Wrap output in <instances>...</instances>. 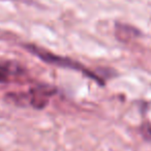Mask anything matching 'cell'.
Segmentation results:
<instances>
[{
  "label": "cell",
  "mask_w": 151,
  "mask_h": 151,
  "mask_svg": "<svg viewBox=\"0 0 151 151\" xmlns=\"http://www.w3.org/2000/svg\"><path fill=\"white\" fill-rule=\"evenodd\" d=\"M25 48L27 49L29 52H31L32 54L36 55L40 59H42V61L47 63H51V64H55V65H58V66H63V67H68V68H73V69H77V70H81L87 75L88 77L90 78L94 79V80L99 81V83H101V80L95 76L94 73H92L91 71L87 70L86 68L82 66L81 64L79 63L75 62L73 60L68 58H64V57H60V56H57L55 54H52L51 52L49 51L45 50L42 48H40V47L35 46V45H25Z\"/></svg>",
  "instance_id": "1"
},
{
  "label": "cell",
  "mask_w": 151,
  "mask_h": 151,
  "mask_svg": "<svg viewBox=\"0 0 151 151\" xmlns=\"http://www.w3.org/2000/svg\"><path fill=\"white\" fill-rule=\"evenodd\" d=\"M54 93V89L47 86H40L31 89L29 94H27L28 101L32 107L36 109H42L48 104V99Z\"/></svg>",
  "instance_id": "2"
},
{
  "label": "cell",
  "mask_w": 151,
  "mask_h": 151,
  "mask_svg": "<svg viewBox=\"0 0 151 151\" xmlns=\"http://www.w3.org/2000/svg\"><path fill=\"white\" fill-rule=\"evenodd\" d=\"M116 35H117L118 40H120L121 42H126L130 38L136 37L138 35V31L130 26L117 24V26H116Z\"/></svg>",
  "instance_id": "3"
},
{
  "label": "cell",
  "mask_w": 151,
  "mask_h": 151,
  "mask_svg": "<svg viewBox=\"0 0 151 151\" xmlns=\"http://www.w3.org/2000/svg\"><path fill=\"white\" fill-rule=\"evenodd\" d=\"M13 73L12 66L9 63L0 65V83H6L9 79V75Z\"/></svg>",
  "instance_id": "4"
},
{
  "label": "cell",
  "mask_w": 151,
  "mask_h": 151,
  "mask_svg": "<svg viewBox=\"0 0 151 151\" xmlns=\"http://www.w3.org/2000/svg\"><path fill=\"white\" fill-rule=\"evenodd\" d=\"M143 134L145 137H148L151 139V126L150 125H144L143 126Z\"/></svg>",
  "instance_id": "5"
}]
</instances>
